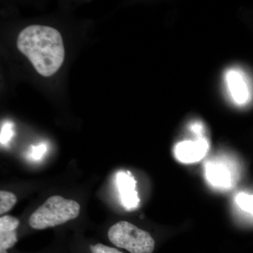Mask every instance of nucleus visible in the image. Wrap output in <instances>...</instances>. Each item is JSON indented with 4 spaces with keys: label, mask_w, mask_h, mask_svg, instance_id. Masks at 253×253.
Wrapping results in <instances>:
<instances>
[{
    "label": "nucleus",
    "mask_w": 253,
    "mask_h": 253,
    "mask_svg": "<svg viewBox=\"0 0 253 253\" xmlns=\"http://www.w3.org/2000/svg\"><path fill=\"white\" fill-rule=\"evenodd\" d=\"M17 46L44 77L54 75L64 60L61 33L49 26L33 25L25 28L18 35Z\"/></svg>",
    "instance_id": "nucleus-1"
},
{
    "label": "nucleus",
    "mask_w": 253,
    "mask_h": 253,
    "mask_svg": "<svg viewBox=\"0 0 253 253\" xmlns=\"http://www.w3.org/2000/svg\"><path fill=\"white\" fill-rule=\"evenodd\" d=\"M80 212L81 206L76 201L52 196L31 214L28 222L33 229L43 230L76 219Z\"/></svg>",
    "instance_id": "nucleus-2"
},
{
    "label": "nucleus",
    "mask_w": 253,
    "mask_h": 253,
    "mask_svg": "<svg viewBox=\"0 0 253 253\" xmlns=\"http://www.w3.org/2000/svg\"><path fill=\"white\" fill-rule=\"evenodd\" d=\"M108 236L113 245L131 253H152L155 249V241L151 234L128 221L113 224Z\"/></svg>",
    "instance_id": "nucleus-3"
},
{
    "label": "nucleus",
    "mask_w": 253,
    "mask_h": 253,
    "mask_svg": "<svg viewBox=\"0 0 253 253\" xmlns=\"http://www.w3.org/2000/svg\"><path fill=\"white\" fill-rule=\"evenodd\" d=\"M208 147L207 141L203 138L196 141H182L176 145L174 154L180 162L196 163L204 157Z\"/></svg>",
    "instance_id": "nucleus-4"
},
{
    "label": "nucleus",
    "mask_w": 253,
    "mask_h": 253,
    "mask_svg": "<svg viewBox=\"0 0 253 253\" xmlns=\"http://www.w3.org/2000/svg\"><path fill=\"white\" fill-rule=\"evenodd\" d=\"M136 184L134 177L129 172H120L117 174V184L121 202L123 207L129 211L136 209L139 206V199L135 190Z\"/></svg>",
    "instance_id": "nucleus-5"
},
{
    "label": "nucleus",
    "mask_w": 253,
    "mask_h": 253,
    "mask_svg": "<svg viewBox=\"0 0 253 253\" xmlns=\"http://www.w3.org/2000/svg\"><path fill=\"white\" fill-rule=\"evenodd\" d=\"M19 219L10 215L0 218V253H7L18 241L16 230L19 225Z\"/></svg>",
    "instance_id": "nucleus-6"
},
{
    "label": "nucleus",
    "mask_w": 253,
    "mask_h": 253,
    "mask_svg": "<svg viewBox=\"0 0 253 253\" xmlns=\"http://www.w3.org/2000/svg\"><path fill=\"white\" fill-rule=\"evenodd\" d=\"M206 175L212 185L227 188L231 185V174L226 166L217 163H208L206 166Z\"/></svg>",
    "instance_id": "nucleus-7"
},
{
    "label": "nucleus",
    "mask_w": 253,
    "mask_h": 253,
    "mask_svg": "<svg viewBox=\"0 0 253 253\" xmlns=\"http://www.w3.org/2000/svg\"><path fill=\"white\" fill-rule=\"evenodd\" d=\"M229 90L238 104H244L249 97V91L244 79L239 73L231 71L227 76Z\"/></svg>",
    "instance_id": "nucleus-8"
},
{
    "label": "nucleus",
    "mask_w": 253,
    "mask_h": 253,
    "mask_svg": "<svg viewBox=\"0 0 253 253\" xmlns=\"http://www.w3.org/2000/svg\"><path fill=\"white\" fill-rule=\"evenodd\" d=\"M17 202V198L13 193L9 191H0V214L9 212Z\"/></svg>",
    "instance_id": "nucleus-9"
},
{
    "label": "nucleus",
    "mask_w": 253,
    "mask_h": 253,
    "mask_svg": "<svg viewBox=\"0 0 253 253\" xmlns=\"http://www.w3.org/2000/svg\"><path fill=\"white\" fill-rule=\"evenodd\" d=\"M236 202L243 211L253 215V196L241 193L236 196Z\"/></svg>",
    "instance_id": "nucleus-10"
},
{
    "label": "nucleus",
    "mask_w": 253,
    "mask_h": 253,
    "mask_svg": "<svg viewBox=\"0 0 253 253\" xmlns=\"http://www.w3.org/2000/svg\"><path fill=\"white\" fill-rule=\"evenodd\" d=\"M14 124L11 122H6L2 125L1 128V144L6 145L14 136L13 130Z\"/></svg>",
    "instance_id": "nucleus-11"
},
{
    "label": "nucleus",
    "mask_w": 253,
    "mask_h": 253,
    "mask_svg": "<svg viewBox=\"0 0 253 253\" xmlns=\"http://www.w3.org/2000/svg\"><path fill=\"white\" fill-rule=\"evenodd\" d=\"M46 149H47V147H46V145L44 144H40L38 146H32L29 156L35 161L41 160L45 154Z\"/></svg>",
    "instance_id": "nucleus-12"
},
{
    "label": "nucleus",
    "mask_w": 253,
    "mask_h": 253,
    "mask_svg": "<svg viewBox=\"0 0 253 253\" xmlns=\"http://www.w3.org/2000/svg\"><path fill=\"white\" fill-rule=\"evenodd\" d=\"M90 250L91 253H123L114 248L109 247L101 244H98L94 246L91 245Z\"/></svg>",
    "instance_id": "nucleus-13"
},
{
    "label": "nucleus",
    "mask_w": 253,
    "mask_h": 253,
    "mask_svg": "<svg viewBox=\"0 0 253 253\" xmlns=\"http://www.w3.org/2000/svg\"><path fill=\"white\" fill-rule=\"evenodd\" d=\"M192 128L196 132L200 133L201 131V126H198V125H194V126H192Z\"/></svg>",
    "instance_id": "nucleus-14"
}]
</instances>
